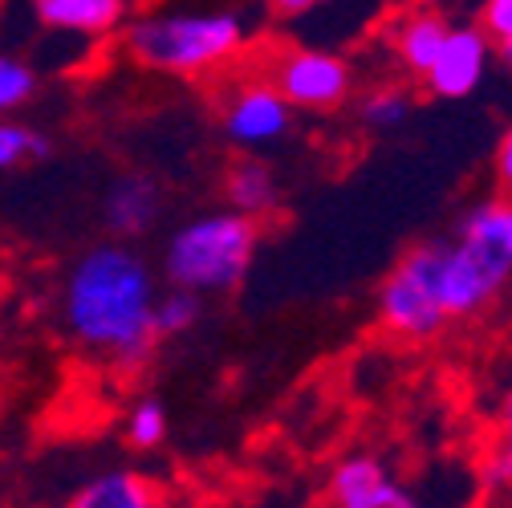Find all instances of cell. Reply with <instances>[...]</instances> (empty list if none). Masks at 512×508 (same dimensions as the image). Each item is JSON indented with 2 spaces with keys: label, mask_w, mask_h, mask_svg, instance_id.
<instances>
[{
  "label": "cell",
  "mask_w": 512,
  "mask_h": 508,
  "mask_svg": "<svg viewBox=\"0 0 512 508\" xmlns=\"http://www.w3.org/2000/svg\"><path fill=\"white\" fill-rule=\"evenodd\" d=\"M163 212V192H159V183L151 175H139V171H126L118 175L110 187H106V196H102V220L114 236L122 240H135L143 236Z\"/></svg>",
  "instance_id": "obj_11"
},
{
  "label": "cell",
  "mask_w": 512,
  "mask_h": 508,
  "mask_svg": "<svg viewBox=\"0 0 512 508\" xmlns=\"http://www.w3.org/2000/svg\"><path fill=\"white\" fill-rule=\"evenodd\" d=\"M256 248H261V220L236 208L204 212L175 228L163 248V277L191 293H232L244 285Z\"/></svg>",
  "instance_id": "obj_3"
},
{
  "label": "cell",
  "mask_w": 512,
  "mask_h": 508,
  "mask_svg": "<svg viewBox=\"0 0 512 508\" xmlns=\"http://www.w3.org/2000/svg\"><path fill=\"white\" fill-rule=\"evenodd\" d=\"M492 175H496L500 192L512 196V126L504 131V139H500V147H496V155H492Z\"/></svg>",
  "instance_id": "obj_22"
},
{
  "label": "cell",
  "mask_w": 512,
  "mask_h": 508,
  "mask_svg": "<svg viewBox=\"0 0 512 508\" xmlns=\"http://www.w3.org/2000/svg\"><path fill=\"white\" fill-rule=\"evenodd\" d=\"M476 25L488 33V41H492L496 49L512 45V0H484Z\"/></svg>",
  "instance_id": "obj_21"
},
{
  "label": "cell",
  "mask_w": 512,
  "mask_h": 508,
  "mask_svg": "<svg viewBox=\"0 0 512 508\" xmlns=\"http://www.w3.org/2000/svg\"><path fill=\"white\" fill-rule=\"evenodd\" d=\"M41 78H37V66L9 49H0V118H9L13 110L29 106L33 94H37Z\"/></svg>",
  "instance_id": "obj_18"
},
{
  "label": "cell",
  "mask_w": 512,
  "mask_h": 508,
  "mask_svg": "<svg viewBox=\"0 0 512 508\" xmlns=\"http://www.w3.org/2000/svg\"><path fill=\"white\" fill-rule=\"evenodd\" d=\"M452 33V21H447L439 9L431 5H411L403 9L391 25H387V41H391V53L399 61V70L415 82H423V74L431 70V61L443 45V37Z\"/></svg>",
  "instance_id": "obj_10"
},
{
  "label": "cell",
  "mask_w": 512,
  "mask_h": 508,
  "mask_svg": "<svg viewBox=\"0 0 512 508\" xmlns=\"http://www.w3.org/2000/svg\"><path fill=\"white\" fill-rule=\"evenodd\" d=\"M220 131L244 151L273 147L293 131V106L269 78H240L220 98Z\"/></svg>",
  "instance_id": "obj_7"
},
{
  "label": "cell",
  "mask_w": 512,
  "mask_h": 508,
  "mask_svg": "<svg viewBox=\"0 0 512 508\" xmlns=\"http://www.w3.org/2000/svg\"><path fill=\"white\" fill-rule=\"evenodd\" d=\"M265 78L281 90V98L293 106V110H305V114H330L338 106L350 102L354 94V70L342 53H330V49H309V45H289L281 49Z\"/></svg>",
  "instance_id": "obj_6"
},
{
  "label": "cell",
  "mask_w": 512,
  "mask_h": 508,
  "mask_svg": "<svg viewBox=\"0 0 512 508\" xmlns=\"http://www.w3.org/2000/svg\"><path fill=\"white\" fill-rule=\"evenodd\" d=\"M326 504L334 508H411L415 496L387 472L378 456H346L330 468Z\"/></svg>",
  "instance_id": "obj_9"
},
{
  "label": "cell",
  "mask_w": 512,
  "mask_h": 508,
  "mask_svg": "<svg viewBox=\"0 0 512 508\" xmlns=\"http://www.w3.org/2000/svg\"><path fill=\"white\" fill-rule=\"evenodd\" d=\"M248 25L236 13H147L122 21V49L135 66L167 78H212L244 53Z\"/></svg>",
  "instance_id": "obj_2"
},
{
  "label": "cell",
  "mask_w": 512,
  "mask_h": 508,
  "mask_svg": "<svg viewBox=\"0 0 512 508\" xmlns=\"http://www.w3.org/2000/svg\"><path fill=\"white\" fill-rule=\"evenodd\" d=\"M224 196H228V208H236L244 216H256V220H265V216H273L281 208L277 175L261 159L232 163L228 175H224Z\"/></svg>",
  "instance_id": "obj_13"
},
{
  "label": "cell",
  "mask_w": 512,
  "mask_h": 508,
  "mask_svg": "<svg viewBox=\"0 0 512 508\" xmlns=\"http://www.w3.org/2000/svg\"><path fill=\"white\" fill-rule=\"evenodd\" d=\"M322 5H330V0H265V9H269L273 17H281V21L309 17V13H317Z\"/></svg>",
  "instance_id": "obj_23"
},
{
  "label": "cell",
  "mask_w": 512,
  "mask_h": 508,
  "mask_svg": "<svg viewBox=\"0 0 512 508\" xmlns=\"http://www.w3.org/2000/svg\"><path fill=\"white\" fill-rule=\"evenodd\" d=\"M512 281V248L500 232L496 200L476 204L439 257V301L452 322L484 313Z\"/></svg>",
  "instance_id": "obj_4"
},
{
  "label": "cell",
  "mask_w": 512,
  "mask_h": 508,
  "mask_svg": "<svg viewBox=\"0 0 512 508\" xmlns=\"http://www.w3.org/2000/svg\"><path fill=\"white\" fill-rule=\"evenodd\" d=\"M122 431H126V443H131L135 452H155L167 439V407L159 399H139L131 411H126Z\"/></svg>",
  "instance_id": "obj_19"
},
{
  "label": "cell",
  "mask_w": 512,
  "mask_h": 508,
  "mask_svg": "<svg viewBox=\"0 0 512 508\" xmlns=\"http://www.w3.org/2000/svg\"><path fill=\"white\" fill-rule=\"evenodd\" d=\"M500 57H504V66H512V45H504V49H496Z\"/></svg>",
  "instance_id": "obj_25"
},
{
  "label": "cell",
  "mask_w": 512,
  "mask_h": 508,
  "mask_svg": "<svg viewBox=\"0 0 512 508\" xmlns=\"http://www.w3.org/2000/svg\"><path fill=\"white\" fill-rule=\"evenodd\" d=\"M200 309H204V305H200V293L179 289V285H171L163 297H155V305H151V326H155L159 342L187 334L191 326L200 322Z\"/></svg>",
  "instance_id": "obj_16"
},
{
  "label": "cell",
  "mask_w": 512,
  "mask_h": 508,
  "mask_svg": "<svg viewBox=\"0 0 512 508\" xmlns=\"http://www.w3.org/2000/svg\"><path fill=\"white\" fill-rule=\"evenodd\" d=\"M411 94L403 90V86H374L362 102H358V118H362V126L366 131H374V135H391V131H399V126L411 118Z\"/></svg>",
  "instance_id": "obj_15"
},
{
  "label": "cell",
  "mask_w": 512,
  "mask_h": 508,
  "mask_svg": "<svg viewBox=\"0 0 512 508\" xmlns=\"http://www.w3.org/2000/svg\"><path fill=\"white\" fill-rule=\"evenodd\" d=\"M492 53H496V45L488 41V33L480 25H452V33L443 37V45L431 61V70L423 74L427 94L447 98V102L468 98L484 82Z\"/></svg>",
  "instance_id": "obj_8"
},
{
  "label": "cell",
  "mask_w": 512,
  "mask_h": 508,
  "mask_svg": "<svg viewBox=\"0 0 512 508\" xmlns=\"http://www.w3.org/2000/svg\"><path fill=\"white\" fill-rule=\"evenodd\" d=\"M163 500L159 484L139 472H102L74 496V508H155Z\"/></svg>",
  "instance_id": "obj_14"
},
{
  "label": "cell",
  "mask_w": 512,
  "mask_h": 508,
  "mask_svg": "<svg viewBox=\"0 0 512 508\" xmlns=\"http://www.w3.org/2000/svg\"><path fill=\"white\" fill-rule=\"evenodd\" d=\"M443 244H447L443 236L411 244L378 285V297H374L378 330L403 346H423V342L439 338L447 330V322H452V317L443 313V301H439Z\"/></svg>",
  "instance_id": "obj_5"
},
{
  "label": "cell",
  "mask_w": 512,
  "mask_h": 508,
  "mask_svg": "<svg viewBox=\"0 0 512 508\" xmlns=\"http://www.w3.org/2000/svg\"><path fill=\"white\" fill-rule=\"evenodd\" d=\"M155 277L147 261L126 244H98L74 261L61 281V330L86 354L114 362L118 370H139L159 346L151 326Z\"/></svg>",
  "instance_id": "obj_1"
},
{
  "label": "cell",
  "mask_w": 512,
  "mask_h": 508,
  "mask_svg": "<svg viewBox=\"0 0 512 508\" xmlns=\"http://www.w3.org/2000/svg\"><path fill=\"white\" fill-rule=\"evenodd\" d=\"M49 139L37 126L13 122V118H0V171H17L25 163H41L49 159Z\"/></svg>",
  "instance_id": "obj_17"
},
{
  "label": "cell",
  "mask_w": 512,
  "mask_h": 508,
  "mask_svg": "<svg viewBox=\"0 0 512 508\" xmlns=\"http://www.w3.org/2000/svg\"><path fill=\"white\" fill-rule=\"evenodd\" d=\"M29 9L49 33L82 41H102L126 21V0H29Z\"/></svg>",
  "instance_id": "obj_12"
},
{
  "label": "cell",
  "mask_w": 512,
  "mask_h": 508,
  "mask_svg": "<svg viewBox=\"0 0 512 508\" xmlns=\"http://www.w3.org/2000/svg\"><path fill=\"white\" fill-rule=\"evenodd\" d=\"M484 484L492 492H504L512 496V395L500 411V423H496V439L484 456Z\"/></svg>",
  "instance_id": "obj_20"
},
{
  "label": "cell",
  "mask_w": 512,
  "mask_h": 508,
  "mask_svg": "<svg viewBox=\"0 0 512 508\" xmlns=\"http://www.w3.org/2000/svg\"><path fill=\"white\" fill-rule=\"evenodd\" d=\"M496 212H500V232H504V244L512 248V196H500V200H496Z\"/></svg>",
  "instance_id": "obj_24"
}]
</instances>
